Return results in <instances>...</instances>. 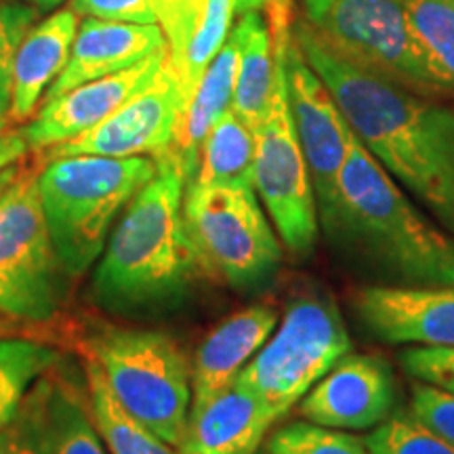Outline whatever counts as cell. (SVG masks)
Masks as SVG:
<instances>
[{
  "mask_svg": "<svg viewBox=\"0 0 454 454\" xmlns=\"http://www.w3.org/2000/svg\"><path fill=\"white\" fill-rule=\"evenodd\" d=\"M293 38L356 137L454 236V106L349 64L303 20Z\"/></svg>",
  "mask_w": 454,
  "mask_h": 454,
  "instance_id": "6da1fadb",
  "label": "cell"
},
{
  "mask_svg": "<svg viewBox=\"0 0 454 454\" xmlns=\"http://www.w3.org/2000/svg\"><path fill=\"white\" fill-rule=\"evenodd\" d=\"M156 162V175L127 204L107 238L93 276L95 301L114 314L167 303L200 271L184 223V164L173 147Z\"/></svg>",
  "mask_w": 454,
  "mask_h": 454,
  "instance_id": "7a4b0ae2",
  "label": "cell"
},
{
  "mask_svg": "<svg viewBox=\"0 0 454 454\" xmlns=\"http://www.w3.org/2000/svg\"><path fill=\"white\" fill-rule=\"evenodd\" d=\"M326 234L402 286L454 284V236L414 207L356 133L340 167L337 215Z\"/></svg>",
  "mask_w": 454,
  "mask_h": 454,
  "instance_id": "3957f363",
  "label": "cell"
},
{
  "mask_svg": "<svg viewBox=\"0 0 454 454\" xmlns=\"http://www.w3.org/2000/svg\"><path fill=\"white\" fill-rule=\"evenodd\" d=\"M152 156H64L38 170V194L57 261L81 276L104 253L112 225L156 175Z\"/></svg>",
  "mask_w": 454,
  "mask_h": 454,
  "instance_id": "277c9868",
  "label": "cell"
},
{
  "mask_svg": "<svg viewBox=\"0 0 454 454\" xmlns=\"http://www.w3.org/2000/svg\"><path fill=\"white\" fill-rule=\"evenodd\" d=\"M303 21L349 64L427 98L454 95L429 64L404 0H303Z\"/></svg>",
  "mask_w": 454,
  "mask_h": 454,
  "instance_id": "5b68a950",
  "label": "cell"
},
{
  "mask_svg": "<svg viewBox=\"0 0 454 454\" xmlns=\"http://www.w3.org/2000/svg\"><path fill=\"white\" fill-rule=\"evenodd\" d=\"M89 357L118 402L179 448L192 408V364L177 340L158 331L106 328L89 339Z\"/></svg>",
  "mask_w": 454,
  "mask_h": 454,
  "instance_id": "8992f818",
  "label": "cell"
},
{
  "mask_svg": "<svg viewBox=\"0 0 454 454\" xmlns=\"http://www.w3.org/2000/svg\"><path fill=\"white\" fill-rule=\"evenodd\" d=\"M61 270L38 194V170L21 164L0 196V339L47 325L61 308Z\"/></svg>",
  "mask_w": 454,
  "mask_h": 454,
  "instance_id": "52a82bcc",
  "label": "cell"
},
{
  "mask_svg": "<svg viewBox=\"0 0 454 454\" xmlns=\"http://www.w3.org/2000/svg\"><path fill=\"white\" fill-rule=\"evenodd\" d=\"M184 223L198 270L230 286L265 280L282 259L254 187L192 181L185 185Z\"/></svg>",
  "mask_w": 454,
  "mask_h": 454,
  "instance_id": "ba28073f",
  "label": "cell"
},
{
  "mask_svg": "<svg viewBox=\"0 0 454 454\" xmlns=\"http://www.w3.org/2000/svg\"><path fill=\"white\" fill-rule=\"evenodd\" d=\"M349 351L348 326L333 299L305 294L288 305L238 381L251 387L280 421Z\"/></svg>",
  "mask_w": 454,
  "mask_h": 454,
  "instance_id": "9c48e42d",
  "label": "cell"
},
{
  "mask_svg": "<svg viewBox=\"0 0 454 454\" xmlns=\"http://www.w3.org/2000/svg\"><path fill=\"white\" fill-rule=\"evenodd\" d=\"M276 84L270 110L254 129V192L268 208L280 240L297 254H309L317 240V202L309 168L294 130L286 89V43L291 38L284 15H276Z\"/></svg>",
  "mask_w": 454,
  "mask_h": 454,
  "instance_id": "30bf717a",
  "label": "cell"
},
{
  "mask_svg": "<svg viewBox=\"0 0 454 454\" xmlns=\"http://www.w3.org/2000/svg\"><path fill=\"white\" fill-rule=\"evenodd\" d=\"M284 64H286L288 104L316 192L317 219L328 231L337 215L339 173L348 156L354 130L345 121L325 81L305 61L293 34L286 43Z\"/></svg>",
  "mask_w": 454,
  "mask_h": 454,
  "instance_id": "8fae6325",
  "label": "cell"
},
{
  "mask_svg": "<svg viewBox=\"0 0 454 454\" xmlns=\"http://www.w3.org/2000/svg\"><path fill=\"white\" fill-rule=\"evenodd\" d=\"M184 93L173 61H164L156 76L98 127L64 144L49 147L47 158L64 156H160L177 137Z\"/></svg>",
  "mask_w": 454,
  "mask_h": 454,
  "instance_id": "7c38bea8",
  "label": "cell"
},
{
  "mask_svg": "<svg viewBox=\"0 0 454 454\" xmlns=\"http://www.w3.org/2000/svg\"><path fill=\"white\" fill-rule=\"evenodd\" d=\"M395 379L391 368L374 356H345L303 395L299 414L325 427L374 429L391 417Z\"/></svg>",
  "mask_w": 454,
  "mask_h": 454,
  "instance_id": "4fadbf2b",
  "label": "cell"
},
{
  "mask_svg": "<svg viewBox=\"0 0 454 454\" xmlns=\"http://www.w3.org/2000/svg\"><path fill=\"white\" fill-rule=\"evenodd\" d=\"M167 59L168 49H162L129 70L78 84L59 98L44 101L41 110L32 116L34 121L21 129L27 147L44 152L98 127L137 95Z\"/></svg>",
  "mask_w": 454,
  "mask_h": 454,
  "instance_id": "5bb4252c",
  "label": "cell"
},
{
  "mask_svg": "<svg viewBox=\"0 0 454 454\" xmlns=\"http://www.w3.org/2000/svg\"><path fill=\"white\" fill-rule=\"evenodd\" d=\"M356 311L374 337L419 348H454V284L366 286Z\"/></svg>",
  "mask_w": 454,
  "mask_h": 454,
  "instance_id": "9a60e30c",
  "label": "cell"
},
{
  "mask_svg": "<svg viewBox=\"0 0 454 454\" xmlns=\"http://www.w3.org/2000/svg\"><path fill=\"white\" fill-rule=\"evenodd\" d=\"M162 49H168V41L160 24H129L87 17L78 26L66 67L47 89L43 104L78 84L129 70Z\"/></svg>",
  "mask_w": 454,
  "mask_h": 454,
  "instance_id": "2e32d148",
  "label": "cell"
},
{
  "mask_svg": "<svg viewBox=\"0 0 454 454\" xmlns=\"http://www.w3.org/2000/svg\"><path fill=\"white\" fill-rule=\"evenodd\" d=\"M278 417L251 387H230L190 408L181 454H254Z\"/></svg>",
  "mask_w": 454,
  "mask_h": 454,
  "instance_id": "e0dca14e",
  "label": "cell"
},
{
  "mask_svg": "<svg viewBox=\"0 0 454 454\" xmlns=\"http://www.w3.org/2000/svg\"><path fill=\"white\" fill-rule=\"evenodd\" d=\"M278 326V311L253 305L221 320L192 360V406L230 387Z\"/></svg>",
  "mask_w": 454,
  "mask_h": 454,
  "instance_id": "ac0fdd59",
  "label": "cell"
},
{
  "mask_svg": "<svg viewBox=\"0 0 454 454\" xmlns=\"http://www.w3.org/2000/svg\"><path fill=\"white\" fill-rule=\"evenodd\" d=\"M41 454H110L89 412V402L70 383L43 374L24 402Z\"/></svg>",
  "mask_w": 454,
  "mask_h": 454,
  "instance_id": "d6986e66",
  "label": "cell"
},
{
  "mask_svg": "<svg viewBox=\"0 0 454 454\" xmlns=\"http://www.w3.org/2000/svg\"><path fill=\"white\" fill-rule=\"evenodd\" d=\"M76 30L78 15L66 7L27 32L15 53L11 121L24 122L38 112L47 89L67 64Z\"/></svg>",
  "mask_w": 454,
  "mask_h": 454,
  "instance_id": "ffe728a7",
  "label": "cell"
},
{
  "mask_svg": "<svg viewBox=\"0 0 454 454\" xmlns=\"http://www.w3.org/2000/svg\"><path fill=\"white\" fill-rule=\"evenodd\" d=\"M238 61H240V51H238L234 34H230L223 47L215 55L211 66L204 72L194 98L181 114L173 150L177 152L181 164H184L187 184L198 168V156H200L204 137L213 129V124L230 110L231 101H234Z\"/></svg>",
  "mask_w": 454,
  "mask_h": 454,
  "instance_id": "44dd1931",
  "label": "cell"
},
{
  "mask_svg": "<svg viewBox=\"0 0 454 454\" xmlns=\"http://www.w3.org/2000/svg\"><path fill=\"white\" fill-rule=\"evenodd\" d=\"M231 34H234L238 51H240L231 110L254 130L268 114L271 95H274V44H271V34L257 9L242 13Z\"/></svg>",
  "mask_w": 454,
  "mask_h": 454,
  "instance_id": "7402d4cb",
  "label": "cell"
},
{
  "mask_svg": "<svg viewBox=\"0 0 454 454\" xmlns=\"http://www.w3.org/2000/svg\"><path fill=\"white\" fill-rule=\"evenodd\" d=\"M87 377L89 412L101 440L110 454H181L150 427H145L135 414L124 408L107 385L104 371L89 357L84 364Z\"/></svg>",
  "mask_w": 454,
  "mask_h": 454,
  "instance_id": "603a6c76",
  "label": "cell"
},
{
  "mask_svg": "<svg viewBox=\"0 0 454 454\" xmlns=\"http://www.w3.org/2000/svg\"><path fill=\"white\" fill-rule=\"evenodd\" d=\"M192 181L254 187V130L231 107L204 137Z\"/></svg>",
  "mask_w": 454,
  "mask_h": 454,
  "instance_id": "cb8c5ba5",
  "label": "cell"
},
{
  "mask_svg": "<svg viewBox=\"0 0 454 454\" xmlns=\"http://www.w3.org/2000/svg\"><path fill=\"white\" fill-rule=\"evenodd\" d=\"M59 362L49 345L24 337L0 339V429L20 414L27 394Z\"/></svg>",
  "mask_w": 454,
  "mask_h": 454,
  "instance_id": "d4e9b609",
  "label": "cell"
},
{
  "mask_svg": "<svg viewBox=\"0 0 454 454\" xmlns=\"http://www.w3.org/2000/svg\"><path fill=\"white\" fill-rule=\"evenodd\" d=\"M231 20H234V0H202L200 15L190 41L177 59H170L179 76L185 107L194 98L207 67L230 36Z\"/></svg>",
  "mask_w": 454,
  "mask_h": 454,
  "instance_id": "484cf974",
  "label": "cell"
},
{
  "mask_svg": "<svg viewBox=\"0 0 454 454\" xmlns=\"http://www.w3.org/2000/svg\"><path fill=\"white\" fill-rule=\"evenodd\" d=\"M404 4L429 64L454 90V0H404Z\"/></svg>",
  "mask_w": 454,
  "mask_h": 454,
  "instance_id": "4316f807",
  "label": "cell"
},
{
  "mask_svg": "<svg viewBox=\"0 0 454 454\" xmlns=\"http://www.w3.org/2000/svg\"><path fill=\"white\" fill-rule=\"evenodd\" d=\"M268 454H371L366 440L343 429L309 421L288 423L276 429L265 444Z\"/></svg>",
  "mask_w": 454,
  "mask_h": 454,
  "instance_id": "83f0119b",
  "label": "cell"
},
{
  "mask_svg": "<svg viewBox=\"0 0 454 454\" xmlns=\"http://www.w3.org/2000/svg\"><path fill=\"white\" fill-rule=\"evenodd\" d=\"M371 454H454V444L419 421L412 412H395L366 438Z\"/></svg>",
  "mask_w": 454,
  "mask_h": 454,
  "instance_id": "f1b7e54d",
  "label": "cell"
},
{
  "mask_svg": "<svg viewBox=\"0 0 454 454\" xmlns=\"http://www.w3.org/2000/svg\"><path fill=\"white\" fill-rule=\"evenodd\" d=\"M36 15L38 9L32 4L0 3V114L3 116H9L11 112L15 53L36 24Z\"/></svg>",
  "mask_w": 454,
  "mask_h": 454,
  "instance_id": "f546056e",
  "label": "cell"
},
{
  "mask_svg": "<svg viewBox=\"0 0 454 454\" xmlns=\"http://www.w3.org/2000/svg\"><path fill=\"white\" fill-rule=\"evenodd\" d=\"M411 412L454 444V394L417 381L411 387Z\"/></svg>",
  "mask_w": 454,
  "mask_h": 454,
  "instance_id": "4dcf8cb0",
  "label": "cell"
},
{
  "mask_svg": "<svg viewBox=\"0 0 454 454\" xmlns=\"http://www.w3.org/2000/svg\"><path fill=\"white\" fill-rule=\"evenodd\" d=\"M402 366L414 381L454 394V348H414L402 354Z\"/></svg>",
  "mask_w": 454,
  "mask_h": 454,
  "instance_id": "1f68e13d",
  "label": "cell"
},
{
  "mask_svg": "<svg viewBox=\"0 0 454 454\" xmlns=\"http://www.w3.org/2000/svg\"><path fill=\"white\" fill-rule=\"evenodd\" d=\"M158 24L167 34L170 59H177L194 32L202 0H154Z\"/></svg>",
  "mask_w": 454,
  "mask_h": 454,
  "instance_id": "d6a6232c",
  "label": "cell"
},
{
  "mask_svg": "<svg viewBox=\"0 0 454 454\" xmlns=\"http://www.w3.org/2000/svg\"><path fill=\"white\" fill-rule=\"evenodd\" d=\"M76 15L129 24H158L154 0H70Z\"/></svg>",
  "mask_w": 454,
  "mask_h": 454,
  "instance_id": "836d02e7",
  "label": "cell"
},
{
  "mask_svg": "<svg viewBox=\"0 0 454 454\" xmlns=\"http://www.w3.org/2000/svg\"><path fill=\"white\" fill-rule=\"evenodd\" d=\"M0 454H41L36 444V434H34L24 406L7 427L0 429Z\"/></svg>",
  "mask_w": 454,
  "mask_h": 454,
  "instance_id": "e575fe53",
  "label": "cell"
},
{
  "mask_svg": "<svg viewBox=\"0 0 454 454\" xmlns=\"http://www.w3.org/2000/svg\"><path fill=\"white\" fill-rule=\"evenodd\" d=\"M27 141L21 130H7L0 135V168L21 162L27 154Z\"/></svg>",
  "mask_w": 454,
  "mask_h": 454,
  "instance_id": "d590c367",
  "label": "cell"
},
{
  "mask_svg": "<svg viewBox=\"0 0 454 454\" xmlns=\"http://www.w3.org/2000/svg\"><path fill=\"white\" fill-rule=\"evenodd\" d=\"M20 170H21V164L20 162L11 164V167L0 168V196L4 194V190H7L11 184H13L17 175H20Z\"/></svg>",
  "mask_w": 454,
  "mask_h": 454,
  "instance_id": "8d00e7d4",
  "label": "cell"
},
{
  "mask_svg": "<svg viewBox=\"0 0 454 454\" xmlns=\"http://www.w3.org/2000/svg\"><path fill=\"white\" fill-rule=\"evenodd\" d=\"M268 3V0H234V13H247V11H254L259 7H263V4Z\"/></svg>",
  "mask_w": 454,
  "mask_h": 454,
  "instance_id": "74e56055",
  "label": "cell"
},
{
  "mask_svg": "<svg viewBox=\"0 0 454 454\" xmlns=\"http://www.w3.org/2000/svg\"><path fill=\"white\" fill-rule=\"evenodd\" d=\"M27 4H32V7H36L38 11H43V13H49V11H55L59 7L64 0H26Z\"/></svg>",
  "mask_w": 454,
  "mask_h": 454,
  "instance_id": "f35d334b",
  "label": "cell"
},
{
  "mask_svg": "<svg viewBox=\"0 0 454 454\" xmlns=\"http://www.w3.org/2000/svg\"><path fill=\"white\" fill-rule=\"evenodd\" d=\"M9 122H11V118H9V116H3V114H0V135L7 133Z\"/></svg>",
  "mask_w": 454,
  "mask_h": 454,
  "instance_id": "ab89813d",
  "label": "cell"
}]
</instances>
